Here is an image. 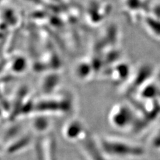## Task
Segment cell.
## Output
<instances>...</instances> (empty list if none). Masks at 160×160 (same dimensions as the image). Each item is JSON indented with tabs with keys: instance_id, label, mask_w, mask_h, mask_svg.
I'll use <instances>...</instances> for the list:
<instances>
[{
	"instance_id": "cell-1",
	"label": "cell",
	"mask_w": 160,
	"mask_h": 160,
	"mask_svg": "<svg viewBox=\"0 0 160 160\" xmlns=\"http://www.w3.org/2000/svg\"><path fill=\"white\" fill-rule=\"evenodd\" d=\"M99 144L100 149L107 157L125 159L139 158L144 154L142 147L116 138H102Z\"/></svg>"
},
{
	"instance_id": "cell-2",
	"label": "cell",
	"mask_w": 160,
	"mask_h": 160,
	"mask_svg": "<svg viewBox=\"0 0 160 160\" xmlns=\"http://www.w3.org/2000/svg\"><path fill=\"white\" fill-rule=\"evenodd\" d=\"M136 113L131 108L126 104H118L112 109L109 120L117 129H126L136 121Z\"/></svg>"
},
{
	"instance_id": "cell-3",
	"label": "cell",
	"mask_w": 160,
	"mask_h": 160,
	"mask_svg": "<svg viewBox=\"0 0 160 160\" xmlns=\"http://www.w3.org/2000/svg\"><path fill=\"white\" fill-rule=\"evenodd\" d=\"M86 129L82 123L78 120L69 122L63 129V133L66 138L71 141H76L82 138Z\"/></svg>"
},
{
	"instance_id": "cell-4",
	"label": "cell",
	"mask_w": 160,
	"mask_h": 160,
	"mask_svg": "<svg viewBox=\"0 0 160 160\" xmlns=\"http://www.w3.org/2000/svg\"><path fill=\"white\" fill-rule=\"evenodd\" d=\"M87 140L88 141L86 138V142H82L83 148L85 151L86 150L88 156L90 159L92 160H108L106 155L104 154L99 146L94 144L92 138H89L87 136Z\"/></svg>"
},
{
	"instance_id": "cell-5",
	"label": "cell",
	"mask_w": 160,
	"mask_h": 160,
	"mask_svg": "<svg viewBox=\"0 0 160 160\" xmlns=\"http://www.w3.org/2000/svg\"><path fill=\"white\" fill-rule=\"evenodd\" d=\"M30 143V138L29 136H23L22 138H17L13 140L12 144H9L7 148V152L9 153H13L22 151L27 148Z\"/></svg>"
},
{
	"instance_id": "cell-6",
	"label": "cell",
	"mask_w": 160,
	"mask_h": 160,
	"mask_svg": "<svg viewBox=\"0 0 160 160\" xmlns=\"http://www.w3.org/2000/svg\"><path fill=\"white\" fill-rule=\"evenodd\" d=\"M50 125L49 120L46 117H37L34 119L32 126L35 131L43 132L48 129Z\"/></svg>"
},
{
	"instance_id": "cell-7",
	"label": "cell",
	"mask_w": 160,
	"mask_h": 160,
	"mask_svg": "<svg viewBox=\"0 0 160 160\" xmlns=\"http://www.w3.org/2000/svg\"><path fill=\"white\" fill-rule=\"evenodd\" d=\"M1 149H2V148H1V145H0V152H1V150H2Z\"/></svg>"
}]
</instances>
